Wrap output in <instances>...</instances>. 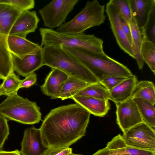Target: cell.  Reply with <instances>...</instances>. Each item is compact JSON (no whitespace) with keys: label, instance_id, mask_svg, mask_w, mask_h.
<instances>
[{"label":"cell","instance_id":"6da1fadb","mask_svg":"<svg viewBox=\"0 0 155 155\" xmlns=\"http://www.w3.org/2000/svg\"><path fill=\"white\" fill-rule=\"evenodd\" d=\"M90 115L77 103L51 110L39 128L43 143L48 148L69 147L85 135Z\"/></svg>","mask_w":155,"mask_h":155},{"label":"cell","instance_id":"7a4b0ae2","mask_svg":"<svg viewBox=\"0 0 155 155\" xmlns=\"http://www.w3.org/2000/svg\"><path fill=\"white\" fill-rule=\"evenodd\" d=\"M67 52L88 69L99 81L108 77L133 75L126 66L106 54L80 48L62 47Z\"/></svg>","mask_w":155,"mask_h":155},{"label":"cell","instance_id":"3957f363","mask_svg":"<svg viewBox=\"0 0 155 155\" xmlns=\"http://www.w3.org/2000/svg\"><path fill=\"white\" fill-rule=\"evenodd\" d=\"M43 65L56 68L72 77L89 84L99 81L85 67L61 47L44 45L42 47Z\"/></svg>","mask_w":155,"mask_h":155},{"label":"cell","instance_id":"277c9868","mask_svg":"<svg viewBox=\"0 0 155 155\" xmlns=\"http://www.w3.org/2000/svg\"><path fill=\"white\" fill-rule=\"evenodd\" d=\"M39 30L41 37L40 45L42 47L44 45H48L80 48L98 54L104 53L103 41L94 35L68 34L43 28H40Z\"/></svg>","mask_w":155,"mask_h":155},{"label":"cell","instance_id":"5b68a950","mask_svg":"<svg viewBox=\"0 0 155 155\" xmlns=\"http://www.w3.org/2000/svg\"><path fill=\"white\" fill-rule=\"evenodd\" d=\"M0 104V114L22 124H32L41 120L40 107L35 102L24 98L17 92L10 94Z\"/></svg>","mask_w":155,"mask_h":155},{"label":"cell","instance_id":"8992f818","mask_svg":"<svg viewBox=\"0 0 155 155\" xmlns=\"http://www.w3.org/2000/svg\"><path fill=\"white\" fill-rule=\"evenodd\" d=\"M105 6L97 0L87 2L84 8L73 19L58 27L57 31L76 35L84 33L87 29L103 24L106 16Z\"/></svg>","mask_w":155,"mask_h":155},{"label":"cell","instance_id":"52a82bcc","mask_svg":"<svg viewBox=\"0 0 155 155\" xmlns=\"http://www.w3.org/2000/svg\"><path fill=\"white\" fill-rule=\"evenodd\" d=\"M22 11L12 5L0 3V79L14 72L12 55L9 51L7 38L10 30Z\"/></svg>","mask_w":155,"mask_h":155},{"label":"cell","instance_id":"ba28073f","mask_svg":"<svg viewBox=\"0 0 155 155\" xmlns=\"http://www.w3.org/2000/svg\"><path fill=\"white\" fill-rule=\"evenodd\" d=\"M79 2V0H53L40 9L39 12L44 26L51 29L60 26Z\"/></svg>","mask_w":155,"mask_h":155},{"label":"cell","instance_id":"9c48e42d","mask_svg":"<svg viewBox=\"0 0 155 155\" xmlns=\"http://www.w3.org/2000/svg\"><path fill=\"white\" fill-rule=\"evenodd\" d=\"M122 136L126 144L129 146L155 151L154 129L144 121L130 128Z\"/></svg>","mask_w":155,"mask_h":155},{"label":"cell","instance_id":"30bf717a","mask_svg":"<svg viewBox=\"0 0 155 155\" xmlns=\"http://www.w3.org/2000/svg\"><path fill=\"white\" fill-rule=\"evenodd\" d=\"M116 105L117 123L123 134L132 127L143 121L133 99L130 98Z\"/></svg>","mask_w":155,"mask_h":155},{"label":"cell","instance_id":"8fae6325","mask_svg":"<svg viewBox=\"0 0 155 155\" xmlns=\"http://www.w3.org/2000/svg\"><path fill=\"white\" fill-rule=\"evenodd\" d=\"M105 11L110 21V28L118 46L125 53L135 59L132 47L122 30L119 13L111 0L106 3Z\"/></svg>","mask_w":155,"mask_h":155},{"label":"cell","instance_id":"7c38bea8","mask_svg":"<svg viewBox=\"0 0 155 155\" xmlns=\"http://www.w3.org/2000/svg\"><path fill=\"white\" fill-rule=\"evenodd\" d=\"M21 144V155H44L48 148L43 143L40 128L34 127L25 130Z\"/></svg>","mask_w":155,"mask_h":155},{"label":"cell","instance_id":"4fadbf2b","mask_svg":"<svg viewBox=\"0 0 155 155\" xmlns=\"http://www.w3.org/2000/svg\"><path fill=\"white\" fill-rule=\"evenodd\" d=\"M39 21L35 11L22 12L14 23L9 35L26 38L28 34L35 32Z\"/></svg>","mask_w":155,"mask_h":155},{"label":"cell","instance_id":"5bb4252c","mask_svg":"<svg viewBox=\"0 0 155 155\" xmlns=\"http://www.w3.org/2000/svg\"><path fill=\"white\" fill-rule=\"evenodd\" d=\"M12 56L14 71L23 77H26L43 66L42 49L36 53L21 57Z\"/></svg>","mask_w":155,"mask_h":155},{"label":"cell","instance_id":"9a60e30c","mask_svg":"<svg viewBox=\"0 0 155 155\" xmlns=\"http://www.w3.org/2000/svg\"><path fill=\"white\" fill-rule=\"evenodd\" d=\"M68 77L61 71L52 68L46 76L44 83L40 86L41 91L52 99L59 98L61 89Z\"/></svg>","mask_w":155,"mask_h":155},{"label":"cell","instance_id":"2e32d148","mask_svg":"<svg viewBox=\"0 0 155 155\" xmlns=\"http://www.w3.org/2000/svg\"><path fill=\"white\" fill-rule=\"evenodd\" d=\"M7 45L11 53L17 57L37 53L42 48L38 44L33 42L26 38L11 35L8 36Z\"/></svg>","mask_w":155,"mask_h":155},{"label":"cell","instance_id":"e0dca14e","mask_svg":"<svg viewBox=\"0 0 155 155\" xmlns=\"http://www.w3.org/2000/svg\"><path fill=\"white\" fill-rule=\"evenodd\" d=\"M71 99L91 114L96 116H104L110 108V104L108 100L77 95L73 96Z\"/></svg>","mask_w":155,"mask_h":155},{"label":"cell","instance_id":"ac0fdd59","mask_svg":"<svg viewBox=\"0 0 155 155\" xmlns=\"http://www.w3.org/2000/svg\"><path fill=\"white\" fill-rule=\"evenodd\" d=\"M138 81L136 76L133 75L127 78L109 91L110 100L115 104L130 98Z\"/></svg>","mask_w":155,"mask_h":155},{"label":"cell","instance_id":"d6986e66","mask_svg":"<svg viewBox=\"0 0 155 155\" xmlns=\"http://www.w3.org/2000/svg\"><path fill=\"white\" fill-rule=\"evenodd\" d=\"M133 15L139 29L145 25L155 0H129Z\"/></svg>","mask_w":155,"mask_h":155},{"label":"cell","instance_id":"ffe728a7","mask_svg":"<svg viewBox=\"0 0 155 155\" xmlns=\"http://www.w3.org/2000/svg\"><path fill=\"white\" fill-rule=\"evenodd\" d=\"M106 147L119 155H155V151L138 149L128 146L120 134L108 142Z\"/></svg>","mask_w":155,"mask_h":155},{"label":"cell","instance_id":"44dd1931","mask_svg":"<svg viewBox=\"0 0 155 155\" xmlns=\"http://www.w3.org/2000/svg\"><path fill=\"white\" fill-rule=\"evenodd\" d=\"M131 33L132 39V47L139 69L142 70L144 62L142 58L141 47L143 41V36L141 31L137 26L133 15L129 24Z\"/></svg>","mask_w":155,"mask_h":155},{"label":"cell","instance_id":"7402d4cb","mask_svg":"<svg viewBox=\"0 0 155 155\" xmlns=\"http://www.w3.org/2000/svg\"><path fill=\"white\" fill-rule=\"evenodd\" d=\"M130 98L133 99L142 98L154 105L155 88L154 84L151 81L147 80L141 81L137 82Z\"/></svg>","mask_w":155,"mask_h":155},{"label":"cell","instance_id":"603a6c76","mask_svg":"<svg viewBox=\"0 0 155 155\" xmlns=\"http://www.w3.org/2000/svg\"><path fill=\"white\" fill-rule=\"evenodd\" d=\"M89 84L81 80L69 76L61 89L59 98L62 100L71 99Z\"/></svg>","mask_w":155,"mask_h":155},{"label":"cell","instance_id":"cb8c5ba5","mask_svg":"<svg viewBox=\"0 0 155 155\" xmlns=\"http://www.w3.org/2000/svg\"><path fill=\"white\" fill-rule=\"evenodd\" d=\"M138 108L143 121L151 127H155V110L154 105L141 98L133 99Z\"/></svg>","mask_w":155,"mask_h":155},{"label":"cell","instance_id":"d4e9b609","mask_svg":"<svg viewBox=\"0 0 155 155\" xmlns=\"http://www.w3.org/2000/svg\"><path fill=\"white\" fill-rule=\"evenodd\" d=\"M75 95L88 96L106 100H110L109 91L99 81L89 84Z\"/></svg>","mask_w":155,"mask_h":155},{"label":"cell","instance_id":"484cf974","mask_svg":"<svg viewBox=\"0 0 155 155\" xmlns=\"http://www.w3.org/2000/svg\"><path fill=\"white\" fill-rule=\"evenodd\" d=\"M141 53L143 60L155 74V44L143 36Z\"/></svg>","mask_w":155,"mask_h":155},{"label":"cell","instance_id":"4316f807","mask_svg":"<svg viewBox=\"0 0 155 155\" xmlns=\"http://www.w3.org/2000/svg\"><path fill=\"white\" fill-rule=\"evenodd\" d=\"M140 29L143 36L155 44V3L151 7L145 25Z\"/></svg>","mask_w":155,"mask_h":155},{"label":"cell","instance_id":"83f0119b","mask_svg":"<svg viewBox=\"0 0 155 155\" xmlns=\"http://www.w3.org/2000/svg\"><path fill=\"white\" fill-rule=\"evenodd\" d=\"M21 80L18 76L16 75L14 72L10 74L3 80L1 84L5 91L4 95L7 96L17 92L19 89Z\"/></svg>","mask_w":155,"mask_h":155},{"label":"cell","instance_id":"f1b7e54d","mask_svg":"<svg viewBox=\"0 0 155 155\" xmlns=\"http://www.w3.org/2000/svg\"><path fill=\"white\" fill-rule=\"evenodd\" d=\"M116 7L120 16L129 24L132 13L129 0H111Z\"/></svg>","mask_w":155,"mask_h":155},{"label":"cell","instance_id":"f546056e","mask_svg":"<svg viewBox=\"0 0 155 155\" xmlns=\"http://www.w3.org/2000/svg\"><path fill=\"white\" fill-rule=\"evenodd\" d=\"M3 3L15 7L22 12L33 8L35 4L34 0H3Z\"/></svg>","mask_w":155,"mask_h":155},{"label":"cell","instance_id":"4dcf8cb0","mask_svg":"<svg viewBox=\"0 0 155 155\" xmlns=\"http://www.w3.org/2000/svg\"><path fill=\"white\" fill-rule=\"evenodd\" d=\"M9 134V128L7 119L0 114V151L2 150Z\"/></svg>","mask_w":155,"mask_h":155},{"label":"cell","instance_id":"1f68e13d","mask_svg":"<svg viewBox=\"0 0 155 155\" xmlns=\"http://www.w3.org/2000/svg\"><path fill=\"white\" fill-rule=\"evenodd\" d=\"M127 78L119 76H111L99 82L110 91Z\"/></svg>","mask_w":155,"mask_h":155},{"label":"cell","instance_id":"d6a6232c","mask_svg":"<svg viewBox=\"0 0 155 155\" xmlns=\"http://www.w3.org/2000/svg\"><path fill=\"white\" fill-rule=\"evenodd\" d=\"M37 80V74L35 72L30 74L25 77L24 79L21 80L19 89L21 88L30 87L36 83Z\"/></svg>","mask_w":155,"mask_h":155},{"label":"cell","instance_id":"836d02e7","mask_svg":"<svg viewBox=\"0 0 155 155\" xmlns=\"http://www.w3.org/2000/svg\"><path fill=\"white\" fill-rule=\"evenodd\" d=\"M72 153V149L68 147L48 148L44 155H69Z\"/></svg>","mask_w":155,"mask_h":155},{"label":"cell","instance_id":"e575fe53","mask_svg":"<svg viewBox=\"0 0 155 155\" xmlns=\"http://www.w3.org/2000/svg\"><path fill=\"white\" fill-rule=\"evenodd\" d=\"M119 16L120 22L122 30L126 35L128 41L132 47V39L130 29L129 26L126 21L120 16V15Z\"/></svg>","mask_w":155,"mask_h":155},{"label":"cell","instance_id":"d590c367","mask_svg":"<svg viewBox=\"0 0 155 155\" xmlns=\"http://www.w3.org/2000/svg\"><path fill=\"white\" fill-rule=\"evenodd\" d=\"M92 155H119L106 147L98 150Z\"/></svg>","mask_w":155,"mask_h":155},{"label":"cell","instance_id":"8d00e7d4","mask_svg":"<svg viewBox=\"0 0 155 155\" xmlns=\"http://www.w3.org/2000/svg\"><path fill=\"white\" fill-rule=\"evenodd\" d=\"M0 155H21L20 152L18 150L7 151H0Z\"/></svg>","mask_w":155,"mask_h":155},{"label":"cell","instance_id":"74e56055","mask_svg":"<svg viewBox=\"0 0 155 155\" xmlns=\"http://www.w3.org/2000/svg\"><path fill=\"white\" fill-rule=\"evenodd\" d=\"M5 91L2 86L0 85V96L4 95Z\"/></svg>","mask_w":155,"mask_h":155},{"label":"cell","instance_id":"f35d334b","mask_svg":"<svg viewBox=\"0 0 155 155\" xmlns=\"http://www.w3.org/2000/svg\"><path fill=\"white\" fill-rule=\"evenodd\" d=\"M69 155H82L79 154H74V153H71Z\"/></svg>","mask_w":155,"mask_h":155},{"label":"cell","instance_id":"ab89813d","mask_svg":"<svg viewBox=\"0 0 155 155\" xmlns=\"http://www.w3.org/2000/svg\"></svg>","mask_w":155,"mask_h":155}]
</instances>
